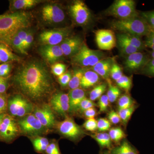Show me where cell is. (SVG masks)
Listing matches in <instances>:
<instances>
[{
    "label": "cell",
    "instance_id": "cell-45",
    "mask_svg": "<svg viewBox=\"0 0 154 154\" xmlns=\"http://www.w3.org/2000/svg\"><path fill=\"white\" fill-rule=\"evenodd\" d=\"M72 75L70 72H65L58 77V82L61 86L65 87L68 85L71 79Z\"/></svg>",
    "mask_w": 154,
    "mask_h": 154
},
{
    "label": "cell",
    "instance_id": "cell-18",
    "mask_svg": "<svg viewBox=\"0 0 154 154\" xmlns=\"http://www.w3.org/2000/svg\"><path fill=\"white\" fill-rule=\"evenodd\" d=\"M84 44L82 39L79 36H70L60 45L64 55L72 57L76 54Z\"/></svg>",
    "mask_w": 154,
    "mask_h": 154
},
{
    "label": "cell",
    "instance_id": "cell-51",
    "mask_svg": "<svg viewBox=\"0 0 154 154\" xmlns=\"http://www.w3.org/2000/svg\"><path fill=\"white\" fill-rule=\"evenodd\" d=\"M8 99L6 95L0 94V113H5L8 109Z\"/></svg>",
    "mask_w": 154,
    "mask_h": 154
},
{
    "label": "cell",
    "instance_id": "cell-55",
    "mask_svg": "<svg viewBox=\"0 0 154 154\" xmlns=\"http://www.w3.org/2000/svg\"><path fill=\"white\" fill-rule=\"evenodd\" d=\"M6 115V114L5 113H0V125H1L3 119L5 118Z\"/></svg>",
    "mask_w": 154,
    "mask_h": 154
},
{
    "label": "cell",
    "instance_id": "cell-47",
    "mask_svg": "<svg viewBox=\"0 0 154 154\" xmlns=\"http://www.w3.org/2000/svg\"><path fill=\"white\" fill-rule=\"evenodd\" d=\"M120 146L125 154H139L137 151L127 141H123Z\"/></svg>",
    "mask_w": 154,
    "mask_h": 154
},
{
    "label": "cell",
    "instance_id": "cell-57",
    "mask_svg": "<svg viewBox=\"0 0 154 154\" xmlns=\"http://www.w3.org/2000/svg\"><path fill=\"white\" fill-rule=\"evenodd\" d=\"M102 154H112L111 152H105L103 153Z\"/></svg>",
    "mask_w": 154,
    "mask_h": 154
},
{
    "label": "cell",
    "instance_id": "cell-23",
    "mask_svg": "<svg viewBox=\"0 0 154 154\" xmlns=\"http://www.w3.org/2000/svg\"><path fill=\"white\" fill-rule=\"evenodd\" d=\"M99 79L100 77L96 72L89 70L84 73L80 87L82 89H88L96 85L99 82Z\"/></svg>",
    "mask_w": 154,
    "mask_h": 154
},
{
    "label": "cell",
    "instance_id": "cell-20",
    "mask_svg": "<svg viewBox=\"0 0 154 154\" xmlns=\"http://www.w3.org/2000/svg\"><path fill=\"white\" fill-rule=\"evenodd\" d=\"M70 113H75L79 111L80 104L86 98L85 93L82 89L77 88L71 90L68 94Z\"/></svg>",
    "mask_w": 154,
    "mask_h": 154
},
{
    "label": "cell",
    "instance_id": "cell-43",
    "mask_svg": "<svg viewBox=\"0 0 154 154\" xmlns=\"http://www.w3.org/2000/svg\"><path fill=\"white\" fill-rule=\"evenodd\" d=\"M96 105L94 102L91 101L90 99L85 98L82 100L80 104L79 111L81 113H83L85 110L92 107H95Z\"/></svg>",
    "mask_w": 154,
    "mask_h": 154
},
{
    "label": "cell",
    "instance_id": "cell-31",
    "mask_svg": "<svg viewBox=\"0 0 154 154\" xmlns=\"http://www.w3.org/2000/svg\"><path fill=\"white\" fill-rule=\"evenodd\" d=\"M134 100L129 95L127 94L122 95L118 99V110L126 109L132 107L134 105Z\"/></svg>",
    "mask_w": 154,
    "mask_h": 154
},
{
    "label": "cell",
    "instance_id": "cell-6",
    "mask_svg": "<svg viewBox=\"0 0 154 154\" xmlns=\"http://www.w3.org/2000/svg\"><path fill=\"white\" fill-rule=\"evenodd\" d=\"M110 16L119 20L129 19L138 16L136 3L133 0H116L107 11Z\"/></svg>",
    "mask_w": 154,
    "mask_h": 154
},
{
    "label": "cell",
    "instance_id": "cell-9",
    "mask_svg": "<svg viewBox=\"0 0 154 154\" xmlns=\"http://www.w3.org/2000/svg\"><path fill=\"white\" fill-rule=\"evenodd\" d=\"M57 128L61 135L75 141L82 138L85 134L82 128L70 117H66L65 119L57 123Z\"/></svg>",
    "mask_w": 154,
    "mask_h": 154
},
{
    "label": "cell",
    "instance_id": "cell-22",
    "mask_svg": "<svg viewBox=\"0 0 154 154\" xmlns=\"http://www.w3.org/2000/svg\"><path fill=\"white\" fill-rule=\"evenodd\" d=\"M21 59L14 54L10 48V46L4 42H0V60L1 63L19 61Z\"/></svg>",
    "mask_w": 154,
    "mask_h": 154
},
{
    "label": "cell",
    "instance_id": "cell-32",
    "mask_svg": "<svg viewBox=\"0 0 154 154\" xmlns=\"http://www.w3.org/2000/svg\"><path fill=\"white\" fill-rule=\"evenodd\" d=\"M111 140L115 143H118L126 137L124 131L119 127L113 128L110 129L109 131Z\"/></svg>",
    "mask_w": 154,
    "mask_h": 154
},
{
    "label": "cell",
    "instance_id": "cell-3",
    "mask_svg": "<svg viewBox=\"0 0 154 154\" xmlns=\"http://www.w3.org/2000/svg\"><path fill=\"white\" fill-rule=\"evenodd\" d=\"M110 26L121 33L139 37L147 36L151 31L147 23L139 15L129 19L114 20L111 22Z\"/></svg>",
    "mask_w": 154,
    "mask_h": 154
},
{
    "label": "cell",
    "instance_id": "cell-21",
    "mask_svg": "<svg viewBox=\"0 0 154 154\" xmlns=\"http://www.w3.org/2000/svg\"><path fill=\"white\" fill-rule=\"evenodd\" d=\"M41 2L39 0H12L10 1V10L11 12L23 11L32 8Z\"/></svg>",
    "mask_w": 154,
    "mask_h": 154
},
{
    "label": "cell",
    "instance_id": "cell-5",
    "mask_svg": "<svg viewBox=\"0 0 154 154\" xmlns=\"http://www.w3.org/2000/svg\"><path fill=\"white\" fill-rule=\"evenodd\" d=\"M34 107L32 102L22 94H16L8 99V109L13 117L21 118L31 114Z\"/></svg>",
    "mask_w": 154,
    "mask_h": 154
},
{
    "label": "cell",
    "instance_id": "cell-46",
    "mask_svg": "<svg viewBox=\"0 0 154 154\" xmlns=\"http://www.w3.org/2000/svg\"><path fill=\"white\" fill-rule=\"evenodd\" d=\"M144 43L146 48H148L154 51V31L151 30L148 35L146 36Z\"/></svg>",
    "mask_w": 154,
    "mask_h": 154
},
{
    "label": "cell",
    "instance_id": "cell-15",
    "mask_svg": "<svg viewBox=\"0 0 154 154\" xmlns=\"http://www.w3.org/2000/svg\"><path fill=\"white\" fill-rule=\"evenodd\" d=\"M150 58L149 54L142 51L127 56L125 60V67L130 71H140Z\"/></svg>",
    "mask_w": 154,
    "mask_h": 154
},
{
    "label": "cell",
    "instance_id": "cell-17",
    "mask_svg": "<svg viewBox=\"0 0 154 154\" xmlns=\"http://www.w3.org/2000/svg\"><path fill=\"white\" fill-rule=\"evenodd\" d=\"M39 51L45 60L51 64L57 63L64 56L60 45H42Z\"/></svg>",
    "mask_w": 154,
    "mask_h": 154
},
{
    "label": "cell",
    "instance_id": "cell-11",
    "mask_svg": "<svg viewBox=\"0 0 154 154\" xmlns=\"http://www.w3.org/2000/svg\"><path fill=\"white\" fill-rule=\"evenodd\" d=\"M69 10L71 16L77 25H85L91 20V12L83 1H74L70 6Z\"/></svg>",
    "mask_w": 154,
    "mask_h": 154
},
{
    "label": "cell",
    "instance_id": "cell-28",
    "mask_svg": "<svg viewBox=\"0 0 154 154\" xmlns=\"http://www.w3.org/2000/svg\"><path fill=\"white\" fill-rule=\"evenodd\" d=\"M33 138L32 142L35 150L40 153L45 152L49 144L48 139L41 136L35 137Z\"/></svg>",
    "mask_w": 154,
    "mask_h": 154
},
{
    "label": "cell",
    "instance_id": "cell-34",
    "mask_svg": "<svg viewBox=\"0 0 154 154\" xmlns=\"http://www.w3.org/2000/svg\"><path fill=\"white\" fill-rule=\"evenodd\" d=\"M136 107L135 105H134L132 107H129L126 109H122V110H118V113L121 121L125 124H126L128 122L133 113L134 112Z\"/></svg>",
    "mask_w": 154,
    "mask_h": 154
},
{
    "label": "cell",
    "instance_id": "cell-54",
    "mask_svg": "<svg viewBox=\"0 0 154 154\" xmlns=\"http://www.w3.org/2000/svg\"><path fill=\"white\" fill-rule=\"evenodd\" d=\"M111 153L112 154H125L120 146L113 149Z\"/></svg>",
    "mask_w": 154,
    "mask_h": 154
},
{
    "label": "cell",
    "instance_id": "cell-42",
    "mask_svg": "<svg viewBox=\"0 0 154 154\" xmlns=\"http://www.w3.org/2000/svg\"><path fill=\"white\" fill-rule=\"evenodd\" d=\"M11 62L5 63L0 64V77L7 78L12 71Z\"/></svg>",
    "mask_w": 154,
    "mask_h": 154
},
{
    "label": "cell",
    "instance_id": "cell-49",
    "mask_svg": "<svg viewBox=\"0 0 154 154\" xmlns=\"http://www.w3.org/2000/svg\"><path fill=\"white\" fill-rule=\"evenodd\" d=\"M108 119L110 123L113 124H117L121 121L120 116L118 112H116L114 110L110 111L108 115Z\"/></svg>",
    "mask_w": 154,
    "mask_h": 154
},
{
    "label": "cell",
    "instance_id": "cell-13",
    "mask_svg": "<svg viewBox=\"0 0 154 154\" xmlns=\"http://www.w3.org/2000/svg\"><path fill=\"white\" fill-rule=\"evenodd\" d=\"M33 112V115L47 129L52 128L55 125V116L49 105L44 103L35 106Z\"/></svg>",
    "mask_w": 154,
    "mask_h": 154
},
{
    "label": "cell",
    "instance_id": "cell-26",
    "mask_svg": "<svg viewBox=\"0 0 154 154\" xmlns=\"http://www.w3.org/2000/svg\"><path fill=\"white\" fill-rule=\"evenodd\" d=\"M91 137L102 148L109 149L112 145V140L109 134L105 132L96 133L91 135Z\"/></svg>",
    "mask_w": 154,
    "mask_h": 154
},
{
    "label": "cell",
    "instance_id": "cell-39",
    "mask_svg": "<svg viewBox=\"0 0 154 154\" xmlns=\"http://www.w3.org/2000/svg\"><path fill=\"white\" fill-rule=\"evenodd\" d=\"M111 127V123L108 119L100 118L97 120V130L101 132L109 130Z\"/></svg>",
    "mask_w": 154,
    "mask_h": 154
},
{
    "label": "cell",
    "instance_id": "cell-7",
    "mask_svg": "<svg viewBox=\"0 0 154 154\" xmlns=\"http://www.w3.org/2000/svg\"><path fill=\"white\" fill-rule=\"evenodd\" d=\"M17 122L20 132L33 137L43 134L47 129L33 113L22 117Z\"/></svg>",
    "mask_w": 154,
    "mask_h": 154
},
{
    "label": "cell",
    "instance_id": "cell-50",
    "mask_svg": "<svg viewBox=\"0 0 154 154\" xmlns=\"http://www.w3.org/2000/svg\"><path fill=\"white\" fill-rule=\"evenodd\" d=\"M33 32L30 30L29 33H28V36H27L26 39H25L24 44H23V48L24 51L27 53L26 51L33 44Z\"/></svg>",
    "mask_w": 154,
    "mask_h": 154
},
{
    "label": "cell",
    "instance_id": "cell-29",
    "mask_svg": "<svg viewBox=\"0 0 154 154\" xmlns=\"http://www.w3.org/2000/svg\"><path fill=\"white\" fill-rule=\"evenodd\" d=\"M107 84L109 86L108 91H107V96L110 103H113L119 98L121 94V91L119 87L112 85V83L108 79L107 80Z\"/></svg>",
    "mask_w": 154,
    "mask_h": 154
},
{
    "label": "cell",
    "instance_id": "cell-53",
    "mask_svg": "<svg viewBox=\"0 0 154 154\" xmlns=\"http://www.w3.org/2000/svg\"><path fill=\"white\" fill-rule=\"evenodd\" d=\"M8 81L6 78L0 77V94H4L8 88Z\"/></svg>",
    "mask_w": 154,
    "mask_h": 154
},
{
    "label": "cell",
    "instance_id": "cell-19",
    "mask_svg": "<svg viewBox=\"0 0 154 154\" xmlns=\"http://www.w3.org/2000/svg\"><path fill=\"white\" fill-rule=\"evenodd\" d=\"M114 62L115 60L113 57H105L91 67V69L96 72L99 76L107 80L109 79L110 69Z\"/></svg>",
    "mask_w": 154,
    "mask_h": 154
},
{
    "label": "cell",
    "instance_id": "cell-56",
    "mask_svg": "<svg viewBox=\"0 0 154 154\" xmlns=\"http://www.w3.org/2000/svg\"><path fill=\"white\" fill-rule=\"evenodd\" d=\"M148 54L149 56L150 57L154 58V51H149Z\"/></svg>",
    "mask_w": 154,
    "mask_h": 154
},
{
    "label": "cell",
    "instance_id": "cell-58",
    "mask_svg": "<svg viewBox=\"0 0 154 154\" xmlns=\"http://www.w3.org/2000/svg\"><path fill=\"white\" fill-rule=\"evenodd\" d=\"M0 63H1V60H0Z\"/></svg>",
    "mask_w": 154,
    "mask_h": 154
},
{
    "label": "cell",
    "instance_id": "cell-40",
    "mask_svg": "<svg viewBox=\"0 0 154 154\" xmlns=\"http://www.w3.org/2000/svg\"><path fill=\"white\" fill-rule=\"evenodd\" d=\"M66 69V65L64 64L57 63L52 65L51 71L53 74L59 77L65 72Z\"/></svg>",
    "mask_w": 154,
    "mask_h": 154
},
{
    "label": "cell",
    "instance_id": "cell-24",
    "mask_svg": "<svg viewBox=\"0 0 154 154\" xmlns=\"http://www.w3.org/2000/svg\"><path fill=\"white\" fill-rule=\"evenodd\" d=\"M119 35L130 45L135 48L139 51H142L146 49L144 42L142 39L141 37L122 33H119Z\"/></svg>",
    "mask_w": 154,
    "mask_h": 154
},
{
    "label": "cell",
    "instance_id": "cell-35",
    "mask_svg": "<svg viewBox=\"0 0 154 154\" xmlns=\"http://www.w3.org/2000/svg\"><path fill=\"white\" fill-rule=\"evenodd\" d=\"M116 82L119 88L123 89L126 92H128L132 86L131 79L124 75Z\"/></svg>",
    "mask_w": 154,
    "mask_h": 154
},
{
    "label": "cell",
    "instance_id": "cell-27",
    "mask_svg": "<svg viewBox=\"0 0 154 154\" xmlns=\"http://www.w3.org/2000/svg\"><path fill=\"white\" fill-rule=\"evenodd\" d=\"M85 72V70L82 68L75 69L74 70L68 85L71 90L77 89L80 87L81 81Z\"/></svg>",
    "mask_w": 154,
    "mask_h": 154
},
{
    "label": "cell",
    "instance_id": "cell-44",
    "mask_svg": "<svg viewBox=\"0 0 154 154\" xmlns=\"http://www.w3.org/2000/svg\"><path fill=\"white\" fill-rule=\"evenodd\" d=\"M83 127L88 131H96L97 130V120L95 118L88 119L83 124Z\"/></svg>",
    "mask_w": 154,
    "mask_h": 154
},
{
    "label": "cell",
    "instance_id": "cell-16",
    "mask_svg": "<svg viewBox=\"0 0 154 154\" xmlns=\"http://www.w3.org/2000/svg\"><path fill=\"white\" fill-rule=\"evenodd\" d=\"M49 105L59 115L66 116L69 109L68 95L63 92H57L53 94L50 100Z\"/></svg>",
    "mask_w": 154,
    "mask_h": 154
},
{
    "label": "cell",
    "instance_id": "cell-38",
    "mask_svg": "<svg viewBox=\"0 0 154 154\" xmlns=\"http://www.w3.org/2000/svg\"><path fill=\"white\" fill-rule=\"evenodd\" d=\"M123 75L121 67L114 62L110 69V76L115 81L119 79Z\"/></svg>",
    "mask_w": 154,
    "mask_h": 154
},
{
    "label": "cell",
    "instance_id": "cell-4",
    "mask_svg": "<svg viewBox=\"0 0 154 154\" xmlns=\"http://www.w3.org/2000/svg\"><path fill=\"white\" fill-rule=\"evenodd\" d=\"M105 57L104 53L100 50L91 49L84 43L76 54L72 57L73 63L83 67H92Z\"/></svg>",
    "mask_w": 154,
    "mask_h": 154
},
{
    "label": "cell",
    "instance_id": "cell-10",
    "mask_svg": "<svg viewBox=\"0 0 154 154\" xmlns=\"http://www.w3.org/2000/svg\"><path fill=\"white\" fill-rule=\"evenodd\" d=\"M41 18L48 24H57L63 22L66 15L63 10L57 4H48L42 7Z\"/></svg>",
    "mask_w": 154,
    "mask_h": 154
},
{
    "label": "cell",
    "instance_id": "cell-8",
    "mask_svg": "<svg viewBox=\"0 0 154 154\" xmlns=\"http://www.w3.org/2000/svg\"><path fill=\"white\" fill-rule=\"evenodd\" d=\"M71 32L72 29L69 27L45 30L39 35V41L42 45H60L71 36Z\"/></svg>",
    "mask_w": 154,
    "mask_h": 154
},
{
    "label": "cell",
    "instance_id": "cell-25",
    "mask_svg": "<svg viewBox=\"0 0 154 154\" xmlns=\"http://www.w3.org/2000/svg\"><path fill=\"white\" fill-rule=\"evenodd\" d=\"M116 41L119 49L121 53L123 55L127 56L134 53L140 51L135 48L131 46L127 42L122 38L119 34L117 35Z\"/></svg>",
    "mask_w": 154,
    "mask_h": 154
},
{
    "label": "cell",
    "instance_id": "cell-1",
    "mask_svg": "<svg viewBox=\"0 0 154 154\" xmlns=\"http://www.w3.org/2000/svg\"><path fill=\"white\" fill-rule=\"evenodd\" d=\"M14 84L22 96L30 102H41L54 89L46 65L38 60L29 61L19 67L14 78Z\"/></svg>",
    "mask_w": 154,
    "mask_h": 154
},
{
    "label": "cell",
    "instance_id": "cell-2",
    "mask_svg": "<svg viewBox=\"0 0 154 154\" xmlns=\"http://www.w3.org/2000/svg\"><path fill=\"white\" fill-rule=\"evenodd\" d=\"M32 18L31 13L23 11L0 15V42L8 45L19 30L29 28Z\"/></svg>",
    "mask_w": 154,
    "mask_h": 154
},
{
    "label": "cell",
    "instance_id": "cell-33",
    "mask_svg": "<svg viewBox=\"0 0 154 154\" xmlns=\"http://www.w3.org/2000/svg\"><path fill=\"white\" fill-rule=\"evenodd\" d=\"M8 45L11 46L17 52L20 53L22 54H27V53L25 52L23 50L22 40L16 33L11 38L8 43Z\"/></svg>",
    "mask_w": 154,
    "mask_h": 154
},
{
    "label": "cell",
    "instance_id": "cell-37",
    "mask_svg": "<svg viewBox=\"0 0 154 154\" xmlns=\"http://www.w3.org/2000/svg\"><path fill=\"white\" fill-rule=\"evenodd\" d=\"M140 16L147 23L151 30L154 31V11L141 12Z\"/></svg>",
    "mask_w": 154,
    "mask_h": 154
},
{
    "label": "cell",
    "instance_id": "cell-30",
    "mask_svg": "<svg viewBox=\"0 0 154 154\" xmlns=\"http://www.w3.org/2000/svg\"><path fill=\"white\" fill-rule=\"evenodd\" d=\"M107 84L102 83L96 86L90 93V99L94 101L99 99L106 91Z\"/></svg>",
    "mask_w": 154,
    "mask_h": 154
},
{
    "label": "cell",
    "instance_id": "cell-36",
    "mask_svg": "<svg viewBox=\"0 0 154 154\" xmlns=\"http://www.w3.org/2000/svg\"><path fill=\"white\" fill-rule=\"evenodd\" d=\"M140 72L142 74L154 78V58H150Z\"/></svg>",
    "mask_w": 154,
    "mask_h": 154
},
{
    "label": "cell",
    "instance_id": "cell-52",
    "mask_svg": "<svg viewBox=\"0 0 154 154\" xmlns=\"http://www.w3.org/2000/svg\"><path fill=\"white\" fill-rule=\"evenodd\" d=\"M83 113H84L85 117L88 119L95 118V116L97 115V112H96L95 107H92V108L87 109L85 110Z\"/></svg>",
    "mask_w": 154,
    "mask_h": 154
},
{
    "label": "cell",
    "instance_id": "cell-41",
    "mask_svg": "<svg viewBox=\"0 0 154 154\" xmlns=\"http://www.w3.org/2000/svg\"><path fill=\"white\" fill-rule=\"evenodd\" d=\"M109 99L107 95H103L99 99L98 105L99 107V112L100 113H104L107 111L109 107Z\"/></svg>",
    "mask_w": 154,
    "mask_h": 154
},
{
    "label": "cell",
    "instance_id": "cell-48",
    "mask_svg": "<svg viewBox=\"0 0 154 154\" xmlns=\"http://www.w3.org/2000/svg\"><path fill=\"white\" fill-rule=\"evenodd\" d=\"M45 152L47 154H61L57 143L55 142L49 143Z\"/></svg>",
    "mask_w": 154,
    "mask_h": 154
},
{
    "label": "cell",
    "instance_id": "cell-14",
    "mask_svg": "<svg viewBox=\"0 0 154 154\" xmlns=\"http://www.w3.org/2000/svg\"><path fill=\"white\" fill-rule=\"evenodd\" d=\"M97 46L102 50H111L115 47L116 38L113 30L100 29L95 32Z\"/></svg>",
    "mask_w": 154,
    "mask_h": 154
},
{
    "label": "cell",
    "instance_id": "cell-12",
    "mask_svg": "<svg viewBox=\"0 0 154 154\" xmlns=\"http://www.w3.org/2000/svg\"><path fill=\"white\" fill-rule=\"evenodd\" d=\"M20 132L18 122L10 115L5 116L0 125V140L10 142Z\"/></svg>",
    "mask_w": 154,
    "mask_h": 154
}]
</instances>
